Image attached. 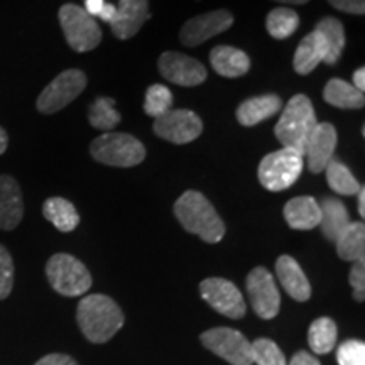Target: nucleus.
Listing matches in <instances>:
<instances>
[{
    "label": "nucleus",
    "instance_id": "1",
    "mask_svg": "<svg viewBox=\"0 0 365 365\" xmlns=\"http://www.w3.org/2000/svg\"><path fill=\"white\" fill-rule=\"evenodd\" d=\"M124 313L110 296L88 294L81 298L76 322L85 339L91 344H105L124 327Z\"/></svg>",
    "mask_w": 365,
    "mask_h": 365
},
{
    "label": "nucleus",
    "instance_id": "2",
    "mask_svg": "<svg viewBox=\"0 0 365 365\" xmlns=\"http://www.w3.org/2000/svg\"><path fill=\"white\" fill-rule=\"evenodd\" d=\"M175 215L186 232L198 235L207 244H218L227 232L215 207L200 191H185L176 200Z\"/></svg>",
    "mask_w": 365,
    "mask_h": 365
},
{
    "label": "nucleus",
    "instance_id": "3",
    "mask_svg": "<svg viewBox=\"0 0 365 365\" xmlns=\"http://www.w3.org/2000/svg\"><path fill=\"white\" fill-rule=\"evenodd\" d=\"M317 124V113H314L312 100L307 95L298 93L286 103L274 129V135L277 137L282 148L294 149L304 154Z\"/></svg>",
    "mask_w": 365,
    "mask_h": 365
},
{
    "label": "nucleus",
    "instance_id": "4",
    "mask_svg": "<svg viewBox=\"0 0 365 365\" xmlns=\"http://www.w3.org/2000/svg\"><path fill=\"white\" fill-rule=\"evenodd\" d=\"M95 161L113 168H134L145 159V148L134 135L124 132H105L90 144Z\"/></svg>",
    "mask_w": 365,
    "mask_h": 365
},
{
    "label": "nucleus",
    "instance_id": "5",
    "mask_svg": "<svg viewBox=\"0 0 365 365\" xmlns=\"http://www.w3.org/2000/svg\"><path fill=\"white\" fill-rule=\"evenodd\" d=\"M304 168V158L298 150L282 148L267 154L259 164V182L269 191H284L299 180Z\"/></svg>",
    "mask_w": 365,
    "mask_h": 365
},
{
    "label": "nucleus",
    "instance_id": "6",
    "mask_svg": "<svg viewBox=\"0 0 365 365\" xmlns=\"http://www.w3.org/2000/svg\"><path fill=\"white\" fill-rule=\"evenodd\" d=\"M46 276L58 294L75 298L88 293L91 274L80 259L70 254H54L46 264Z\"/></svg>",
    "mask_w": 365,
    "mask_h": 365
},
{
    "label": "nucleus",
    "instance_id": "7",
    "mask_svg": "<svg viewBox=\"0 0 365 365\" xmlns=\"http://www.w3.org/2000/svg\"><path fill=\"white\" fill-rule=\"evenodd\" d=\"M58 17L66 43L76 53L93 51L102 43L103 34L98 22L95 21V17L88 16L83 7L75 6V4H65L59 9Z\"/></svg>",
    "mask_w": 365,
    "mask_h": 365
},
{
    "label": "nucleus",
    "instance_id": "8",
    "mask_svg": "<svg viewBox=\"0 0 365 365\" xmlns=\"http://www.w3.org/2000/svg\"><path fill=\"white\" fill-rule=\"evenodd\" d=\"M86 88V75L81 70H66L41 91L36 107L41 113L51 115L68 107Z\"/></svg>",
    "mask_w": 365,
    "mask_h": 365
},
{
    "label": "nucleus",
    "instance_id": "9",
    "mask_svg": "<svg viewBox=\"0 0 365 365\" xmlns=\"http://www.w3.org/2000/svg\"><path fill=\"white\" fill-rule=\"evenodd\" d=\"M202 344L212 354L232 365H252V346L244 333L234 328L218 327L202 333Z\"/></svg>",
    "mask_w": 365,
    "mask_h": 365
},
{
    "label": "nucleus",
    "instance_id": "10",
    "mask_svg": "<svg viewBox=\"0 0 365 365\" xmlns=\"http://www.w3.org/2000/svg\"><path fill=\"white\" fill-rule=\"evenodd\" d=\"M154 134L173 144H190L203 132L202 118L186 108H171L154 118Z\"/></svg>",
    "mask_w": 365,
    "mask_h": 365
},
{
    "label": "nucleus",
    "instance_id": "11",
    "mask_svg": "<svg viewBox=\"0 0 365 365\" xmlns=\"http://www.w3.org/2000/svg\"><path fill=\"white\" fill-rule=\"evenodd\" d=\"M200 294L215 312L232 319H240L247 313V304L234 282L223 277H208L200 284Z\"/></svg>",
    "mask_w": 365,
    "mask_h": 365
},
{
    "label": "nucleus",
    "instance_id": "12",
    "mask_svg": "<svg viewBox=\"0 0 365 365\" xmlns=\"http://www.w3.org/2000/svg\"><path fill=\"white\" fill-rule=\"evenodd\" d=\"M245 286L255 314L262 319L276 318L281 308V294L272 274L262 266L255 267L249 272Z\"/></svg>",
    "mask_w": 365,
    "mask_h": 365
},
{
    "label": "nucleus",
    "instance_id": "13",
    "mask_svg": "<svg viewBox=\"0 0 365 365\" xmlns=\"http://www.w3.org/2000/svg\"><path fill=\"white\" fill-rule=\"evenodd\" d=\"M232 24H234V16L225 9L202 14V16L191 17L190 21L185 22L180 31V41L186 48H196L205 41L225 33Z\"/></svg>",
    "mask_w": 365,
    "mask_h": 365
},
{
    "label": "nucleus",
    "instance_id": "14",
    "mask_svg": "<svg viewBox=\"0 0 365 365\" xmlns=\"http://www.w3.org/2000/svg\"><path fill=\"white\" fill-rule=\"evenodd\" d=\"M158 68L164 80L180 86H196L207 80V68L198 59L182 53H163Z\"/></svg>",
    "mask_w": 365,
    "mask_h": 365
},
{
    "label": "nucleus",
    "instance_id": "15",
    "mask_svg": "<svg viewBox=\"0 0 365 365\" xmlns=\"http://www.w3.org/2000/svg\"><path fill=\"white\" fill-rule=\"evenodd\" d=\"M336 148V129L330 122H319L314 127L312 137H309L307 150L303 158H307L308 171L312 175H319L325 171L327 164L333 159V153Z\"/></svg>",
    "mask_w": 365,
    "mask_h": 365
},
{
    "label": "nucleus",
    "instance_id": "16",
    "mask_svg": "<svg viewBox=\"0 0 365 365\" xmlns=\"http://www.w3.org/2000/svg\"><path fill=\"white\" fill-rule=\"evenodd\" d=\"M149 17L148 0H118L117 16L108 26L118 39L127 41L143 29Z\"/></svg>",
    "mask_w": 365,
    "mask_h": 365
},
{
    "label": "nucleus",
    "instance_id": "17",
    "mask_svg": "<svg viewBox=\"0 0 365 365\" xmlns=\"http://www.w3.org/2000/svg\"><path fill=\"white\" fill-rule=\"evenodd\" d=\"M24 217V202L19 182L9 175H0V228L14 230Z\"/></svg>",
    "mask_w": 365,
    "mask_h": 365
},
{
    "label": "nucleus",
    "instance_id": "18",
    "mask_svg": "<svg viewBox=\"0 0 365 365\" xmlns=\"http://www.w3.org/2000/svg\"><path fill=\"white\" fill-rule=\"evenodd\" d=\"M276 274L281 286L291 298L304 303L312 298V284H309L307 274L291 255H281L276 261Z\"/></svg>",
    "mask_w": 365,
    "mask_h": 365
},
{
    "label": "nucleus",
    "instance_id": "19",
    "mask_svg": "<svg viewBox=\"0 0 365 365\" xmlns=\"http://www.w3.org/2000/svg\"><path fill=\"white\" fill-rule=\"evenodd\" d=\"M281 107L282 100L279 95H259V97L244 100V102L239 105V108H237L235 115L240 125L254 127L276 115V113L281 110Z\"/></svg>",
    "mask_w": 365,
    "mask_h": 365
},
{
    "label": "nucleus",
    "instance_id": "20",
    "mask_svg": "<svg viewBox=\"0 0 365 365\" xmlns=\"http://www.w3.org/2000/svg\"><path fill=\"white\" fill-rule=\"evenodd\" d=\"M210 65L220 76L239 78L250 70V58L232 46H215L210 53Z\"/></svg>",
    "mask_w": 365,
    "mask_h": 365
},
{
    "label": "nucleus",
    "instance_id": "21",
    "mask_svg": "<svg viewBox=\"0 0 365 365\" xmlns=\"http://www.w3.org/2000/svg\"><path fill=\"white\" fill-rule=\"evenodd\" d=\"M284 218L294 230H313L319 225L322 210L313 196H296L286 203Z\"/></svg>",
    "mask_w": 365,
    "mask_h": 365
},
{
    "label": "nucleus",
    "instance_id": "22",
    "mask_svg": "<svg viewBox=\"0 0 365 365\" xmlns=\"http://www.w3.org/2000/svg\"><path fill=\"white\" fill-rule=\"evenodd\" d=\"M327 58V43L318 31H313L301 39L294 53L293 66L298 75H309Z\"/></svg>",
    "mask_w": 365,
    "mask_h": 365
},
{
    "label": "nucleus",
    "instance_id": "23",
    "mask_svg": "<svg viewBox=\"0 0 365 365\" xmlns=\"http://www.w3.org/2000/svg\"><path fill=\"white\" fill-rule=\"evenodd\" d=\"M336 254L341 261H365V225L364 222H350L335 240Z\"/></svg>",
    "mask_w": 365,
    "mask_h": 365
},
{
    "label": "nucleus",
    "instance_id": "24",
    "mask_svg": "<svg viewBox=\"0 0 365 365\" xmlns=\"http://www.w3.org/2000/svg\"><path fill=\"white\" fill-rule=\"evenodd\" d=\"M319 210H322L319 228H322L327 240L335 242L340 232L350 223L349 210L339 198H323L319 203Z\"/></svg>",
    "mask_w": 365,
    "mask_h": 365
},
{
    "label": "nucleus",
    "instance_id": "25",
    "mask_svg": "<svg viewBox=\"0 0 365 365\" xmlns=\"http://www.w3.org/2000/svg\"><path fill=\"white\" fill-rule=\"evenodd\" d=\"M323 98L327 103L344 110H357L364 108L365 97L364 91H359L352 83L340 78H331L323 90Z\"/></svg>",
    "mask_w": 365,
    "mask_h": 365
},
{
    "label": "nucleus",
    "instance_id": "26",
    "mask_svg": "<svg viewBox=\"0 0 365 365\" xmlns=\"http://www.w3.org/2000/svg\"><path fill=\"white\" fill-rule=\"evenodd\" d=\"M43 215L59 232H65V234L75 230L80 223V215L75 205L61 196H53V198L46 200L43 205Z\"/></svg>",
    "mask_w": 365,
    "mask_h": 365
},
{
    "label": "nucleus",
    "instance_id": "27",
    "mask_svg": "<svg viewBox=\"0 0 365 365\" xmlns=\"http://www.w3.org/2000/svg\"><path fill=\"white\" fill-rule=\"evenodd\" d=\"M314 31H318L327 43V58L323 63L330 66L336 65L346 43L344 24L339 19H335V17H323L322 21H318Z\"/></svg>",
    "mask_w": 365,
    "mask_h": 365
},
{
    "label": "nucleus",
    "instance_id": "28",
    "mask_svg": "<svg viewBox=\"0 0 365 365\" xmlns=\"http://www.w3.org/2000/svg\"><path fill=\"white\" fill-rule=\"evenodd\" d=\"M336 325L331 318L322 317L314 319L308 330V344L314 354L325 355L336 345Z\"/></svg>",
    "mask_w": 365,
    "mask_h": 365
},
{
    "label": "nucleus",
    "instance_id": "29",
    "mask_svg": "<svg viewBox=\"0 0 365 365\" xmlns=\"http://www.w3.org/2000/svg\"><path fill=\"white\" fill-rule=\"evenodd\" d=\"M328 186L341 196H355L362 188V185L357 181V178L352 175V171L340 163L339 159H331L325 168Z\"/></svg>",
    "mask_w": 365,
    "mask_h": 365
},
{
    "label": "nucleus",
    "instance_id": "30",
    "mask_svg": "<svg viewBox=\"0 0 365 365\" xmlns=\"http://www.w3.org/2000/svg\"><path fill=\"white\" fill-rule=\"evenodd\" d=\"M299 27V16L293 9L277 7L267 14L266 29L274 39H286Z\"/></svg>",
    "mask_w": 365,
    "mask_h": 365
},
{
    "label": "nucleus",
    "instance_id": "31",
    "mask_svg": "<svg viewBox=\"0 0 365 365\" xmlns=\"http://www.w3.org/2000/svg\"><path fill=\"white\" fill-rule=\"evenodd\" d=\"M122 115L115 110V100L100 97L91 103L88 110V122L91 127L100 130H112L120 124Z\"/></svg>",
    "mask_w": 365,
    "mask_h": 365
},
{
    "label": "nucleus",
    "instance_id": "32",
    "mask_svg": "<svg viewBox=\"0 0 365 365\" xmlns=\"http://www.w3.org/2000/svg\"><path fill=\"white\" fill-rule=\"evenodd\" d=\"M173 107V93L168 86L164 85H150L148 91H145L144 100V112L149 117H161L163 113L171 110Z\"/></svg>",
    "mask_w": 365,
    "mask_h": 365
},
{
    "label": "nucleus",
    "instance_id": "33",
    "mask_svg": "<svg viewBox=\"0 0 365 365\" xmlns=\"http://www.w3.org/2000/svg\"><path fill=\"white\" fill-rule=\"evenodd\" d=\"M252 346V364L257 365H287V360L276 341L269 339H257Z\"/></svg>",
    "mask_w": 365,
    "mask_h": 365
},
{
    "label": "nucleus",
    "instance_id": "34",
    "mask_svg": "<svg viewBox=\"0 0 365 365\" xmlns=\"http://www.w3.org/2000/svg\"><path fill=\"white\" fill-rule=\"evenodd\" d=\"M339 365H365V344L362 340H346L336 350Z\"/></svg>",
    "mask_w": 365,
    "mask_h": 365
},
{
    "label": "nucleus",
    "instance_id": "35",
    "mask_svg": "<svg viewBox=\"0 0 365 365\" xmlns=\"http://www.w3.org/2000/svg\"><path fill=\"white\" fill-rule=\"evenodd\" d=\"M14 287V261L9 250L0 244V299L9 298Z\"/></svg>",
    "mask_w": 365,
    "mask_h": 365
},
{
    "label": "nucleus",
    "instance_id": "36",
    "mask_svg": "<svg viewBox=\"0 0 365 365\" xmlns=\"http://www.w3.org/2000/svg\"><path fill=\"white\" fill-rule=\"evenodd\" d=\"M350 286L354 287V298L359 303L365 299V261L354 262L352 269L349 274Z\"/></svg>",
    "mask_w": 365,
    "mask_h": 365
},
{
    "label": "nucleus",
    "instance_id": "37",
    "mask_svg": "<svg viewBox=\"0 0 365 365\" xmlns=\"http://www.w3.org/2000/svg\"><path fill=\"white\" fill-rule=\"evenodd\" d=\"M328 4L345 14H354V16L365 14V0H328Z\"/></svg>",
    "mask_w": 365,
    "mask_h": 365
},
{
    "label": "nucleus",
    "instance_id": "38",
    "mask_svg": "<svg viewBox=\"0 0 365 365\" xmlns=\"http://www.w3.org/2000/svg\"><path fill=\"white\" fill-rule=\"evenodd\" d=\"M34 365H78L75 359L65 354H49L46 357L39 359Z\"/></svg>",
    "mask_w": 365,
    "mask_h": 365
},
{
    "label": "nucleus",
    "instance_id": "39",
    "mask_svg": "<svg viewBox=\"0 0 365 365\" xmlns=\"http://www.w3.org/2000/svg\"><path fill=\"white\" fill-rule=\"evenodd\" d=\"M287 365H322V364L318 362L314 355L301 350V352H296L293 355V359H291V362H287Z\"/></svg>",
    "mask_w": 365,
    "mask_h": 365
},
{
    "label": "nucleus",
    "instance_id": "40",
    "mask_svg": "<svg viewBox=\"0 0 365 365\" xmlns=\"http://www.w3.org/2000/svg\"><path fill=\"white\" fill-rule=\"evenodd\" d=\"M105 4H107L105 0H85V11L91 17H98Z\"/></svg>",
    "mask_w": 365,
    "mask_h": 365
},
{
    "label": "nucleus",
    "instance_id": "41",
    "mask_svg": "<svg viewBox=\"0 0 365 365\" xmlns=\"http://www.w3.org/2000/svg\"><path fill=\"white\" fill-rule=\"evenodd\" d=\"M115 16H117V7L113 6V4H105L102 12L98 14L100 19L107 22V24H110V22L115 19Z\"/></svg>",
    "mask_w": 365,
    "mask_h": 365
},
{
    "label": "nucleus",
    "instance_id": "42",
    "mask_svg": "<svg viewBox=\"0 0 365 365\" xmlns=\"http://www.w3.org/2000/svg\"><path fill=\"white\" fill-rule=\"evenodd\" d=\"M355 88L359 91H364L365 90V68H359L357 71L354 73V83H352Z\"/></svg>",
    "mask_w": 365,
    "mask_h": 365
},
{
    "label": "nucleus",
    "instance_id": "43",
    "mask_svg": "<svg viewBox=\"0 0 365 365\" xmlns=\"http://www.w3.org/2000/svg\"><path fill=\"white\" fill-rule=\"evenodd\" d=\"M357 208H359V215L360 217H365V188L362 186V188H360V191L357 193Z\"/></svg>",
    "mask_w": 365,
    "mask_h": 365
},
{
    "label": "nucleus",
    "instance_id": "44",
    "mask_svg": "<svg viewBox=\"0 0 365 365\" xmlns=\"http://www.w3.org/2000/svg\"><path fill=\"white\" fill-rule=\"evenodd\" d=\"M7 145H9V135H7V132L0 127V156L6 153Z\"/></svg>",
    "mask_w": 365,
    "mask_h": 365
},
{
    "label": "nucleus",
    "instance_id": "45",
    "mask_svg": "<svg viewBox=\"0 0 365 365\" xmlns=\"http://www.w3.org/2000/svg\"><path fill=\"white\" fill-rule=\"evenodd\" d=\"M274 2H281V4H291V6H303V4L309 2V0H274Z\"/></svg>",
    "mask_w": 365,
    "mask_h": 365
}]
</instances>
